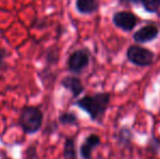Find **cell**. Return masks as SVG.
Masks as SVG:
<instances>
[{
	"label": "cell",
	"instance_id": "e0dca14e",
	"mask_svg": "<svg viewBox=\"0 0 160 159\" xmlns=\"http://www.w3.org/2000/svg\"><path fill=\"white\" fill-rule=\"evenodd\" d=\"M26 153H28V158H26V159H34L36 157V149H35V147H34V146L28 147Z\"/></svg>",
	"mask_w": 160,
	"mask_h": 159
},
{
	"label": "cell",
	"instance_id": "8fae6325",
	"mask_svg": "<svg viewBox=\"0 0 160 159\" xmlns=\"http://www.w3.org/2000/svg\"><path fill=\"white\" fill-rule=\"evenodd\" d=\"M62 156L63 159H78V152H76L75 138L67 137L63 144L62 149Z\"/></svg>",
	"mask_w": 160,
	"mask_h": 159
},
{
	"label": "cell",
	"instance_id": "4fadbf2b",
	"mask_svg": "<svg viewBox=\"0 0 160 159\" xmlns=\"http://www.w3.org/2000/svg\"><path fill=\"white\" fill-rule=\"evenodd\" d=\"M58 122L62 125H78V118L74 112L71 111H64L59 115Z\"/></svg>",
	"mask_w": 160,
	"mask_h": 159
},
{
	"label": "cell",
	"instance_id": "5bb4252c",
	"mask_svg": "<svg viewBox=\"0 0 160 159\" xmlns=\"http://www.w3.org/2000/svg\"><path fill=\"white\" fill-rule=\"evenodd\" d=\"M148 147L150 148V151L154 152L155 154H157L160 149V140H158L155 135H152L148 140Z\"/></svg>",
	"mask_w": 160,
	"mask_h": 159
},
{
	"label": "cell",
	"instance_id": "30bf717a",
	"mask_svg": "<svg viewBox=\"0 0 160 159\" xmlns=\"http://www.w3.org/2000/svg\"><path fill=\"white\" fill-rule=\"evenodd\" d=\"M75 9L81 14H93L99 10V2L98 0H75Z\"/></svg>",
	"mask_w": 160,
	"mask_h": 159
},
{
	"label": "cell",
	"instance_id": "52a82bcc",
	"mask_svg": "<svg viewBox=\"0 0 160 159\" xmlns=\"http://www.w3.org/2000/svg\"><path fill=\"white\" fill-rule=\"evenodd\" d=\"M101 144V138L98 134L92 133L84 138V142L80 146V155L82 159H92L93 152Z\"/></svg>",
	"mask_w": 160,
	"mask_h": 159
},
{
	"label": "cell",
	"instance_id": "ba28073f",
	"mask_svg": "<svg viewBox=\"0 0 160 159\" xmlns=\"http://www.w3.org/2000/svg\"><path fill=\"white\" fill-rule=\"evenodd\" d=\"M60 84H61L62 87H64L67 91H69L70 93H71L73 98H78L80 95H82L85 89L81 79L75 77V75H68V77H64L63 79L61 80Z\"/></svg>",
	"mask_w": 160,
	"mask_h": 159
},
{
	"label": "cell",
	"instance_id": "7a4b0ae2",
	"mask_svg": "<svg viewBox=\"0 0 160 159\" xmlns=\"http://www.w3.org/2000/svg\"><path fill=\"white\" fill-rule=\"evenodd\" d=\"M44 113L37 106H24L20 110L19 125L24 133L35 134L42 129Z\"/></svg>",
	"mask_w": 160,
	"mask_h": 159
},
{
	"label": "cell",
	"instance_id": "8992f818",
	"mask_svg": "<svg viewBox=\"0 0 160 159\" xmlns=\"http://www.w3.org/2000/svg\"><path fill=\"white\" fill-rule=\"evenodd\" d=\"M160 30L156 24H146L136 30L133 33L132 38L135 44L142 45V44H148L152 42L159 36Z\"/></svg>",
	"mask_w": 160,
	"mask_h": 159
},
{
	"label": "cell",
	"instance_id": "6da1fadb",
	"mask_svg": "<svg viewBox=\"0 0 160 159\" xmlns=\"http://www.w3.org/2000/svg\"><path fill=\"white\" fill-rule=\"evenodd\" d=\"M110 102L111 94L109 92H98L94 94H87L84 97L76 99L74 105L86 112L92 121L101 123L106 111L109 108Z\"/></svg>",
	"mask_w": 160,
	"mask_h": 159
},
{
	"label": "cell",
	"instance_id": "7c38bea8",
	"mask_svg": "<svg viewBox=\"0 0 160 159\" xmlns=\"http://www.w3.org/2000/svg\"><path fill=\"white\" fill-rule=\"evenodd\" d=\"M134 138L132 130L127 125H123L118 132V144L122 147H128L131 145L132 140Z\"/></svg>",
	"mask_w": 160,
	"mask_h": 159
},
{
	"label": "cell",
	"instance_id": "2e32d148",
	"mask_svg": "<svg viewBox=\"0 0 160 159\" xmlns=\"http://www.w3.org/2000/svg\"><path fill=\"white\" fill-rule=\"evenodd\" d=\"M8 55L9 53H8V51H7V49L0 47V69L4 67L6 59H7V57H8Z\"/></svg>",
	"mask_w": 160,
	"mask_h": 159
},
{
	"label": "cell",
	"instance_id": "ac0fdd59",
	"mask_svg": "<svg viewBox=\"0 0 160 159\" xmlns=\"http://www.w3.org/2000/svg\"><path fill=\"white\" fill-rule=\"evenodd\" d=\"M2 159H12V158H10V157H4V158H2Z\"/></svg>",
	"mask_w": 160,
	"mask_h": 159
},
{
	"label": "cell",
	"instance_id": "277c9868",
	"mask_svg": "<svg viewBox=\"0 0 160 159\" xmlns=\"http://www.w3.org/2000/svg\"><path fill=\"white\" fill-rule=\"evenodd\" d=\"M91 61V51L87 48H80L72 51L67 60L68 70L74 74H80L88 67Z\"/></svg>",
	"mask_w": 160,
	"mask_h": 159
},
{
	"label": "cell",
	"instance_id": "9c48e42d",
	"mask_svg": "<svg viewBox=\"0 0 160 159\" xmlns=\"http://www.w3.org/2000/svg\"><path fill=\"white\" fill-rule=\"evenodd\" d=\"M118 1L121 6L141 4L146 12L152 14H156L160 10V0H118Z\"/></svg>",
	"mask_w": 160,
	"mask_h": 159
},
{
	"label": "cell",
	"instance_id": "5b68a950",
	"mask_svg": "<svg viewBox=\"0 0 160 159\" xmlns=\"http://www.w3.org/2000/svg\"><path fill=\"white\" fill-rule=\"evenodd\" d=\"M139 22V17L128 10L117 11L112 15V24L125 33H130Z\"/></svg>",
	"mask_w": 160,
	"mask_h": 159
},
{
	"label": "cell",
	"instance_id": "3957f363",
	"mask_svg": "<svg viewBox=\"0 0 160 159\" xmlns=\"http://www.w3.org/2000/svg\"><path fill=\"white\" fill-rule=\"evenodd\" d=\"M128 61L139 68L150 67L155 61L156 53L150 49L143 47L141 45H131L125 52Z\"/></svg>",
	"mask_w": 160,
	"mask_h": 159
},
{
	"label": "cell",
	"instance_id": "9a60e30c",
	"mask_svg": "<svg viewBox=\"0 0 160 159\" xmlns=\"http://www.w3.org/2000/svg\"><path fill=\"white\" fill-rule=\"evenodd\" d=\"M58 58H59V53H58L57 49H55V48H51L46 56V59L48 63H57Z\"/></svg>",
	"mask_w": 160,
	"mask_h": 159
}]
</instances>
